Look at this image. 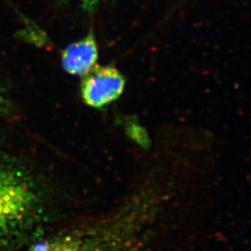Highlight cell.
I'll use <instances>...</instances> for the list:
<instances>
[{"instance_id":"cell-1","label":"cell","mask_w":251,"mask_h":251,"mask_svg":"<svg viewBox=\"0 0 251 251\" xmlns=\"http://www.w3.org/2000/svg\"><path fill=\"white\" fill-rule=\"evenodd\" d=\"M44 210V192L25 162L0 151V251L21 248Z\"/></svg>"},{"instance_id":"cell-2","label":"cell","mask_w":251,"mask_h":251,"mask_svg":"<svg viewBox=\"0 0 251 251\" xmlns=\"http://www.w3.org/2000/svg\"><path fill=\"white\" fill-rule=\"evenodd\" d=\"M126 219L59 235L36 251H131L134 224Z\"/></svg>"},{"instance_id":"cell-3","label":"cell","mask_w":251,"mask_h":251,"mask_svg":"<svg viewBox=\"0 0 251 251\" xmlns=\"http://www.w3.org/2000/svg\"><path fill=\"white\" fill-rule=\"evenodd\" d=\"M81 85V97L90 107L101 108L117 100L125 88V78L112 66H95Z\"/></svg>"},{"instance_id":"cell-4","label":"cell","mask_w":251,"mask_h":251,"mask_svg":"<svg viewBox=\"0 0 251 251\" xmlns=\"http://www.w3.org/2000/svg\"><path fill=\"white\" fill-rule=\"evenodd\" d=\"M98 46L92 33L68 46L62 53L63 69L73 75L84 76L95 67Z\"/></svg>"},{"instance_id":"cell-5","label":"cell","mask_w":251,"mask_h":251,"mask_svg":"<svg viewBox=\"0 0 251 251\" xmlns=\"http://www.w3.org/2000/svg\"><path fill=\"white\" fill-rule=\"evenodd\" d=\"M10 110L9 100L4 88L0 84V115H6Z\"/></svg>"},{"instance_id":"cell-6","label":"cell","mask_w":251,"mask_h":251,"mask_svg":"<svg viewBox=\"0 0 251 251\" xmlns=\"http://www.w3.org/2000/svg\"><path fill=\"white\" fill-rule=\"evenodd\" d=\"M80 6L88 12H92L98 6L100 0H77Z\"/></svg>"}]
</instances>
